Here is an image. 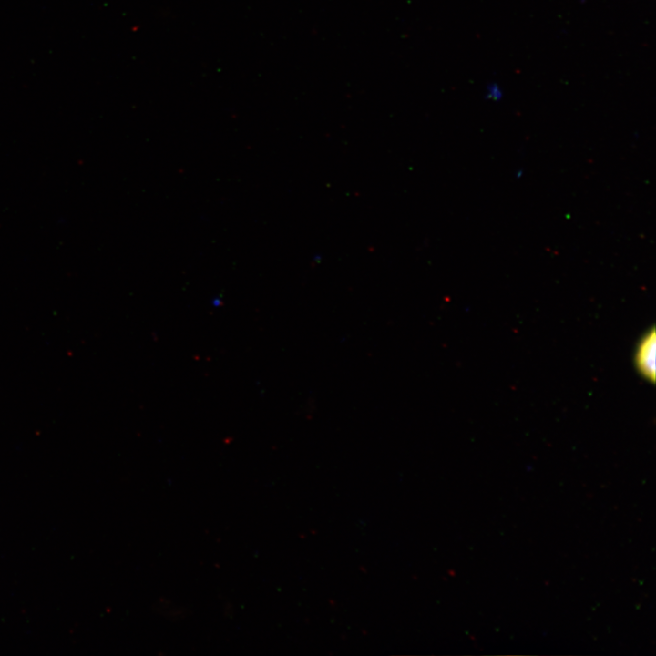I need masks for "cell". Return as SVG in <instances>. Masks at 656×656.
<instances>
[{
	"label": "cell",
	"mask_w": 656,
	"mask_h": 656,
	"mask_svg": "<svg viewBox=\"0 0 656 656\" xmlns=\"http://www.w3.org/2000/svg\"><path fill=\"white\" fill-rule=\"evenodd\" d=\"M522 175H523V170H522V169H518V171H517V173H516V177L518 179V178H520Z\"/></svg>",
	"instance_id": "obj_2"
},
{
	"label": "cell",
	"mask_w": 656,
	"mask_h": 656,
	"mask_svg": "<svg viewBox=\"0 0 656 656\" xmlns=\"http://www.w3.org/2000/svg\"><path fill=\"white\" fill-rule=\"evenodd\" d=\"M634 363L641 375L654 381L656 372V334L654 329L646 333L639 342Z\"/></svg>",
	"instance_id": "obj_1"
}]
</instances>
